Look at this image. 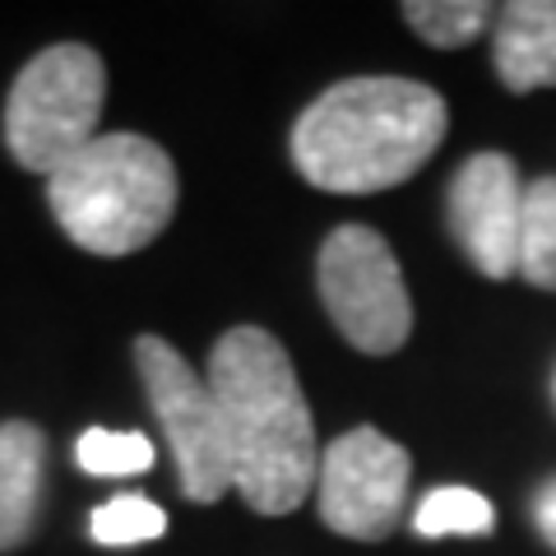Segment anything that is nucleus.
<instances>
[{"mask_svg": "<svg viewBox=\"0 0 556 556\" xmlns=\"http://www.w3.org/2000/svg\"><path fill=\"white\" fill-rule=\"evenodd\" d=\"M75 459L84 473L93 478H135L153 468V441L139 431H108V427H89L75 445Z\"/></svg>", "mask_w": 556, "mask_h": 556, "instance_id": "14", "label": "nucleus"}, {"mask_svg": "<svg viewBox=\"0 0 556 556\" xmlns=\"http://www.w3.org/2000/svg\"><path fill=\"white\" fill-rule=\"evenodd\" d=\"M519 274H525L533 288L556 292V177H538L525 186Z\"/></svg>", "mask_w": 556, "mask_h": 556, "instance_id": "11", "label": "nucleus"}, {"mask_svg": "<svg viewBox=\"0 0 556 556\" xmlns=\"http://www.w3.org/2000/svg\"><path fill=\"white\" fill-rule=\"evenodd\" d=\"M492 525H496L492 501L473 492V486H437L413 510V529L422 538H455V533L482 538V533H492Z\"/></svg>", "mask_w": 556, "mask_h": 556, "instance_id": "13", "label": "nucleus"}, {"mask_svg": "<svg viewBox=\"0 0 556 556\" xmlns=\"http://www.w3.org/2000/svg\"><path fill=\"white\" fill-rule=\"evenodd\" d=\"M533 525L556 547V478L538 486V496H533Z\"/></svg>", "mask_w": 556, "mask_h": 556, "instance_id": "16", "label": "nucleus"}, {"mask_svg": "<svg viewBox=\"0 0 556 556\" xmlns=\"http://www.w3.org/2000/svg\"><path fill=\"white\" fill-rule=\"evenodd\" d=\"M450 108L431 84L362 75L325 89L292 126V163L329 195L404 186L441 149Z\"/></svg>", "mask_w": 556, "mask_h": 556, "instance_id": "2", "label": "nucleus"}, {"mask_svg": "<svg viewBox=\"0 0 556 556\" xmlns=\"http://www.w3.org/2000/svg\"><path fill=\"white\" fill-rule=\"evenodd\" d=\"M492 20H496V10L486 0H413V5H404V24L422 42L445 47V51L478 42L492 28Z\"/></svg>", "mask_w": 556, "mask_h": 556, "instance_id": "12", "label": "nucleus"}, {"mask_svg": "<svg viewBox=\"0 0 556 556\" xmlns=\"http://www.w3.org/2000/svg\"><path fill=\"white\" fill-rule=\"evenodd\" d=\"M408 450L376 427H353L320 450L316 510L320 525L353 543H380L399 529L408 501Z\"/></svg>", "mask_w": 556, "mask_h": 556, "instance_id": "7", "label": "nucleus"}, {"mask_svg": "<svg viewBox=\"0 0 556 556\" xmlns=\"http://www.w3.org/2000/svg\"><path fill=\"white\" fill-rule=\"evenodd\" d=\"M47 437L33 422H0V552H14L33 538L42 506Z\"/></svg>", "mask_w": 556, "mask_h": 556, "instance_id": "10", "label": "nucleus"}, {"mask_svg": "<svg viewBox=\"0 0 556 556\" xmlns=\"http://www.w3.org/2000/svg\"><path fill=\"white\" fill-rule=\"evenodd\" d=\"M102 102H108V65L93 47L56 42L38 51L5 98L10 159L24 172L51 177L102 135Z\"/></svg>", "mask_w": 556, "mask_h": 556, "instance_id": "4", "label": "nucleus"}, {"mask_svg": "<svg viewBox=\"0 0 556 556\" xmlns=\"http://www.w3.org/2000/svg\"><path fill=\"white\" fill-rule=\"evenodd\" d=\"M320 302L334 329L367 357H390L413 334V298L390 241L367 223H343L316 260Z\"/></svg>", "mask_w": 556, "mask_h": 556, "instance_id": "5", "label": "nucleus"}, {"mask_svg": "<svg viewBox=\"0 0 556 556\" xmlns=\"http://www.w3.org/2000/svg\"><path fill=\"white\" fill-rule=\"evenodd\" d=\"M519 228H525V181L506 153H478L450 181V232L468 265L486 278L519 274Z\"/></svg>", "mask_w": 556, "mask_h": 556, "instance_id": "8", "label": "nucleus"}, {"mask_svg": "<svg viewBox=\"0 0 556 556\" xmlns=\"http://www.w3.org/2000/svg\"><path fill=\"white\" fill-rule=\"evenodd\" d=\"M177 167L144 135H98L47 177V204L61 232L89 255H135L159 241L177 214Z\"/></svg>", "mask_w": 556, "mask_h": 556, "instance_id": "3", "label": "nucleus"}, {"mask_svg": "<svg viewBox=\"0 0 556 556\" xmlns=\"http://www.w3.org/2000/svg\"><path fill=\"white\" fill-rule=\"evenodd\" d=\"M167 533V515L149 496H116L102 510H93V538L102 547H135Z\"/></svg>", "mask_w": 556, "mask_h": 556, "instance_id": "15", "label": "nucleus"}, {"mask_svg": "<svg viewBox=\"0 0 556 556\" xmlns=\"http://www.w3.org/2000/svg\"><path fill=\"white\" fill-rule=\"evenodd\" d=\"M135 371L144 380L153 417H159L167 450L177 459L181 492L195 506H214L223 492H232V473L208 380L159 334L135 339Z\"/></svg>", "mask_w": 556, "mask_h": 556, "instance_id": "6", "label": "nucleus"}, {"mask_svg": "<svg viewBox=\"0 0 556 556\" xmlns=\"http://www.w3.org/2000/svg\"><path fill=\"white\" fill-rule=\"evenodd\" d=\"M496 79L510 93L556 89V0H510L492 24Z\"/></svg>", "mask_w": 556, "mask_h": 556, "instance_id": "9", "label": "nucleus"}, {"mask_svg": "<svg viewBox=\"0 0 556 556\" xmlns=\"http://www.w3.org/2000/svg\"><path fill=\"white\" fill-rule=\"evenodd\" d=\"M232 492L255 515H292L316 492L320 445L288 348L269 329L237 325L208 353Z\"/></svg>", "mask_w": 556, "mask_h": 556, "instance_id": "1", "label": "nucleus"}]
</instances>
